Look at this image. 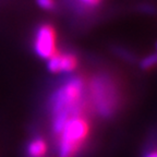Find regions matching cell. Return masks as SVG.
<instances>
[{
  "mask_svg": "<svg viewBox=\"0 0 157 157\" xmlns=\"http://www.w3.org/2000/svg\"><path fill=\"white\" fill-rule=\"evenodd\" d=\"M78 57L71 52H57L47 59V69L52 73H70L78 67Z\"/></svg>",
  "mask_w": 157,
  "mask_h": 157,
  "instance_id": "5b68a950",
  "label": "cell"
},
{
  "mask_svg": "<svg viewBox=\"0 0 157 157\" xmlns=\"http://www.w3.org/2000/svg\"><path fill=\"white\" fill-rule=\"evenodd\" d=\"M36 3L40 9L46 10V11H52L56 7L55 0H36Z\"/></svg>",
  "mask_w": 157,
  "mask_h": 157,
  "instance_id": "ba28073f",
  "label": "cell"
},
{
  "mask_svg": "<svg viewBox=\"0 0 157 157\" xmlns=\"http://www.w3.org/2000/svg\"><path fill=\"white\" fill-rule=\"evenodd\" d=\"M156 50H157V43H156ZM156 54H157V52H156Z\"/></svg>",
  "mask_w": 157,
  "mask_h": 157,
  "instance_id": "7c38bea8",
  "label": "cell"
},
{
  "mask_svg": "<svg viewBox=\"0 0 157 157\" xmlns=\"http://www.w3.org/2000/svg\"><path fill=\"white\" fill-rule=\"evenodd\" d=\"M47 143L43 137H35L27 144L26 153L29 157H43L47 152Z\"/></svg>",
  "mask_w": 157,
  "mask_h": 157,
  "instance_id": "8992f818",
  "label": "cell"
},
{
  "mask_svg": "<svg viewBox=\"0 0 157 157\" xmlns=\"http://www.w3.org/2000/svg\"><path fill=\"white\" fill-rule=\"evenodd\" d=\"M78 1L80 3H82L83 6H85V7H91V8L96 7V6H98L101 2V0H78Z\"/></svg>",
  "mask_w": 157,
  "mask_h": 157,
  "instance_id": "9c48e42d",
  "label": "cell"
},
{
  "mask_svg": "<svg viewBox=\"0 0 157 157\" xmlns=\"http://www.w3.org/2000/svg\"><path fill=\"white\" fill-rule=\"evenodd\" d=\"M145 157H157V150H153L150 151L148 153H146Z\"/></svg>",
  "mask_w": 157,
  "mask_h": 157,
  "instance_id": "8fae6325",
  "label": "cell"
},
{
  "mask_svg": "<svg viewBox=\"0 0 157 157\" xmlns=\"http://www.w3.org/2000/svg\"><path fill=\"white\" fill-rule=\"evenodd\" d=\"M34 50L42 59H49L54 56L57 50V33L54 25L43 23L37 26L34 35Z\"/></svg>",
  "mask_w": 157,
  "mask_h": 157,
  "instance_id": "277c9868",
  "label": "cell"
},
{
  "mask_svg": "<svg viewBox=\"0 0 157 157\" xmlns=\"http://www.w3.org/2000/svg\"><path fill=\"white\" fill-rule=\"evenodd\" d=\"M140 9H141V11H143V12H145V13H155L156 12V8L155 7H153V6H151V5H142L140 7Z\"/></svg>",
  "mask_w": 157,
  "mask_h": 157,
  "instance_id": "30bf717a",
  "label": "cell"
},
{
  "mask_svg": "<svg viewBox=\"0 0 157 157\" xmlns=\"http://www.w3.org/2000/svg\"><path fill=\"white\" fill-rule=\"evenodd\" d=\"M90 131L91 125L85 113L72 115L56 135L58 157H76L87 141Z\"/></svg>",
  "mask_w": 157,
  "mask_h": 157,
  "instance_id": "3957f363",
  "label": "cell"
},
{
  "mask_svg": "<svg viewBox=\"0 0 157 157\" xmlns=\"http://www.w3.org/2000/svg\"><path fill=\"white\" fill-rule=\"evenodd\" d=\"M87 97V85L80 76H71L62 82L52 93L49 101L52 129L55 135L61 130L72 115L84 113Z\"/></svg>",
  "mask_w": 157,
  "mask_h": 157,
  "instance_id": "6da1fadb",
  "label": "cell"
},
{
  "mask_svg": "<svg viewBox=\"0 0 157 157\" xmlns=\"http://www.w3.org/2000/svg\"><path fill=\"white\" fill-rule=\"evenodd\" d=\"M156 66H157V54L147 55L140 62V67L143 70H152Z\"/></svg>",
  "mask_w": 157,
  "mask_h": 157,
  "instance_id": "52a82bcc",
  "label": "cell"
},
{
  "mask_svg": "<svg viewBox=\"0 0 157 157\" xmlns=\"http://www.w3.org/2000/svg\"><path fill=\"white\" fill-rule=\"evenodd\" d=\"M87 94L94 110L99 117L110 118L120 105V91L113 76L98 73L90 82Z\"/></svg>",
  "mask_w": 157,
  "mask_h": 157,
  "instance_id": "7a4b0ae2",
  "label": "cell"
}]
</instances>
